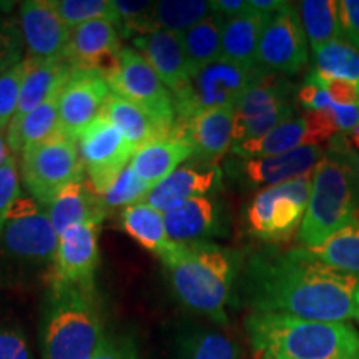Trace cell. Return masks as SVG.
<instances>
[{
  "mask_svg": "<svg viewBox=\"0 0 359 359\" xmlns=\"http://www.w3.org/2000/svg\"><path fill=\"white\" fill-rule=\"evenodd\" d=\"M356 321H358V323H359V314H358V318H356Z\"/></svg>",
  "mask_w": 359,
  "mask_h": 359,
  "instance_id": "816d5d0a",
  "label": "cell"
},
{
  "mask_svg": "<svg viewBox=\"0 0 359 359\" xmlns=\"http://www.w3.org/2000/svg\"><path fill=\"white\" fill-rule=\"evenodd\" d=\"M338 11L343 39L359 50V0H339Z\"/></svg>",
  "mask_w": 359,
  "mask_h": 359,
  "instance_id": "f6af8a7d",
  "label": "cell"
},
{
  "mask_svg": "<svg viewBox=\"0 0 359 359\" xmlns=\"http://www.w3.org/2000/svg\"><path fill=\"white\" fill-rule=\"evenodd\" d=\"M308 251L326 266L359 278V219L336 233L321 246Z\"/></svg>",
  "mask_w": 359,
  "mask_h": 359,
  "instance_id": "d6a6232c",
  "label": "cell"
},
{
  "mask_svg": "<svg viewBox=\"0 0 359 359\" xmlns=\"http://www.w3.org/2000/svg\"><path fill=\"white\" fill-rule=\"evenodd\" d=\"M250 8V2L246 0H213L212 13L223 22L235 19Z\"/></svg>",
  "mask_w": 359,
  "mask_h": 359,
  "instance_id": "7dc6e473",
  "label": "cell"
},
{
  "mask_svg": "<svg viewBox=\"0 0 359 359\" xmlns=\"http://www.w3.org/2000/svg\"><path fill=\"white\" fill-rule=\"evenodd\" d=\"M298 6L299 19L311 52L343 39L336 0H303Z\"/></svg>",
  "mask_w": 359,
  "mask_h": 359,
  "instance_id": "4dcf8cb0",
  "label": "cell"
},
{
  "mask_svg": "<svg viewBox=\"0 0 359 359\" xmlns=\"http://www.w3.org/2000/svg\"><path fill=\"white\" fill-rule=\"evenodd\" d=\"M120 224L128 236L158 258L173 246L165 228L163 213L143 201L125 208L120 215Z\"/></svg>",
  "mask_w": 359,
  "mask_h": 359,
  "instance_id": "f546056e",
  "label": "cell"
},
{
  "mask_svg": "<svg viewBox=\"0 0 359 359\" xmlns=\"http://www.w3.org/2000/svg\"><path fill=\"white\" fill-rule=\"evenodd\" d=\"M309 58V43L298 8L285 6L268 17L259 37L257 67L266 74L293 75L303 70Z\"/></svg>",
  "mask_w": 359,
  "mask_h": 359,
  "instance_id": "7c38bea8",
  "label": "cell"
},
{
  "mask_svg": "<svg viewBox=\"0 0 359 359\" xmlns=\"http://www.w3.org/2000/svg\"><path fill=\"white\" fill-rule=\"evenodd\" d=\"M102 115L109 118L122 132L125 140L133 147L135 154L140 148L150 145V143L156 140H161L165 137H170L173 133L172 130L161 125L143 107L116 95L114 92H111Z\"/></svg>",
  "mask_w": 359,
  "mask_h": 359,
  "instance_id": "d4e9b609",
  "label": "cell"
},
{
  "mask_svg": "<svg viewBox=\"0 0 359 359\" xmlns=\"http://www.w3.org/2000/svg\"><path fill=\"white\" fill-rule=\"evenodd\" d=\"M122 50L118 25L110 20H92L70 30L65 60L75 69L100 70L105 75Z\"/></svg>",
  "mask_w": 359,
  "mask_h": 359,
  "instance_id": "ffe728a7",
  "label": "cell"
},
{
  "mask_svg": "<svg viewBox=\"0 0 359 359\" xmlns=\"http://www.w3.org/2000/svg\"><path fill=\"white\" fill-rule=\"evenodd\" d=\"M27 75L25 58L0 75V133L6 135L8 125L15 116L17 107H19L22 85H24Z\"/></svg>",
  "mask_w": 359,
  "mask_h": 359,
  "instance_id": "f35d334b",
  "label": "cell"
},
{
  "mask_svg": "<svg viewBox=\"0 0 359 359\" xmlns=\"http://www.w3.org/2000/svg\"><path fill=\"white\" fill-rule=\"evenodd\" d=\"M20 196V170L15 155H11L0 167V233L7 222L12 205Z\"/></svg>",
  "mask_w": 359,
  "mask_h": 359,
  "instance_id": "60d3db41",
  "label": "cell"
},
{
  "mask_svg": "<svg viewBox=\"0 0 359 359\" xmlns=\"http://www.w3.org/2000/svg\"><path fill=\"white\" fill-rule=\"evenodd\" d=\"M133 48L145 57L161 82L172 92L173 98L185 90L191 69L183 50L180 34L156 30L154 34L133 37Z\"/></svg>",
  "mask_w": 359,
  "mask_h": 359,
  "instance_id": "7402d4cb",
  "label": "cell"
},
{
  "mask_svg": "<svg viewBox=\"0 0 359 359\" xmlns=\"http://www.w3.org/2000/svg\"><path fill=\"white\" fill-rule=\"evenodd\" d=\"M167 235L173 243L190 245L223 235L222 208L210 196H196L163 213Z\"/></svg>",
  "mask_w": 359,
  "mask_h": 359,
  "instance_id": "44dd1931",
  "label": "cell"
},
{
  "mask_svg": "<svg viewBox=\"0 0 359 359\" xmlns=\"http://www.w3.org/2000/svg\"><path fill=\"white\" fill-rule=\"evenodd\" d=\"M24 37L20 25L7 15H0V75L24 60Z\"/></svg>",
  "mask_w": 359,
  "mask_h": 359,
  "instance_id": "ab89813d",
  "label": "cell"
},
{
  "mask_svg": "<svg viewBox=\"0 0 359 359\" xmlns=\"http://www.w3.org/2000/svg\"><path fill=\"white\" fill-rule=\"evenodd\" d=\"M222 30L223 20L212 13V15L201 20L200 24L191 27L190 30L180 34L191 74L195 70L213 64V62H217L223 57Z\"/></svg>",
  "mask_w": 359,
  "mask_h": 359,
  "instance_id": "1f68e13d",
  "label": "cell"
},
{
  "mask_svg": "<svg viewBox=\"0 0 359 359\" xmlns=\"http://www.w3.org/2000/svg\"><path fill=\"white\" fill-rule=\"evenodd\" d=\"M313 74L359 83V50L344 39L326 43L311 52Z\"/></svg>",
  "mask_w": 359,
  "mask_h": 359,
  "instance_id": "836d02e7",
  "label": "cell"
},
{
  "mask_svg": "<svg viewBox=\"0 0 359 359\" xmlns=\"http://www.w3.org/2000/svg\"><path fill=\"white\" fill-rule=\"evenodd\" d=\"M111 95L110 85L100 70L74 69L58 95L60 132L77 140L97 120Z\"/></svg>",
  "mask_w": 359,
  "mask_h": 359,
  "instance_id": "5bb4252c",
  "label": "cell"
},
{
  "mask_svg": "<svg viewBox=\"0 0 359 359\" xmlns=\"http://www.w3.org/2000/svg\"><path fill=\"white\" fill-rule=\"evenodd\" d=\"M325 155L326 150L321 145H308L276 156L238 158L228 165V172L240 185L263 190L311 173Z\"/></svg>",
  "mask_w": 359,
  "mask_h": 359,
  "instance_id": "9a60e30c",
  "label": "cell"
},
{
  "mask_svg": "<svg viewBox=\"0 0 359 359\" xmlns=\"http://www.w3.org/2000/svg\"><path fill=\"white\" fill-rule=\"evenodd\" d=\"M250 2V0H248ZM269 15L255 11L253 7L241 15L223 22L222 30V55L235 64L255 67L259 37Z\"/></svg>",
  "mask_w": 359,
  "mask_h": 359,
  "instance_id": "83f0119b",
  "label": "cell"
},
{
  "mask_svg": "<svg viewBox=\"0 0 359 359\" xmlns=\"http://www.w3.org/2000/svg\"><path fill=\"white\" fill-rule=\"evenodd\" d=\"M11 155H12V151H11V148H8V145H7L6 135L0 133V167H2L4 161H6Z\"/></svg>",
  "mask_w": 359,
  "mask_h": 359,
  "instance_id": "681fc988",
  "label": "cell"
},
{
  "mask_svg": "<svg viewBox=\"0 0 359 359\" xmlns=\"http://www.w3.org/2000/svg\"><path fill=\"white\" fill-rule=\"evenodd\" d=\"M314 172V170H313ZM313 172L259 190L246 210V224L251 235L264 243H281L298 235L311 195Z\"/></svg>",
  "mask_w": 359,
  "mask_h": 359,
  "instance_id": "ba28073f",
  "label": "cell"
},
{
  "mask_svg": "<svg viewBox=\"0 0 359 359\" xmlns=\"http://www.w3.org/2000/svg\"><path fill=\"white\" fill-rule=\"evenodd\" d=\"M339 130L327 111H306L286 120L262 138L236 143L231 147V154L243 160L276 156L302 147L320 145V142L333 140Z\"/></svg>",
  "mask_w": 359,
  "mask_h": 359,
  "instance_id": "4fadbf2b",
  "label": "cell"
},
{
  "mask_svg": "<svg viewBox=\"0 0 359 359\" xmlns=\"http://www.w3.org/2000/svg\"><path fill=\"white\" fill-rule=\"evenodd\" d=\"M264 75L266 72L257 65H240L223 57L203 69L195 70L185 90L173 98L177 123L187 122L200 111L235 107Z\"/></svg>",
  "mask_w": 359,
  "mask_h": 359,
  "instance_id": "8992f818",
  "label": "cell"
},
{
  "mask_svg": "<svg viewBox=\"0 0 359 359\" xmlns=\"http://www.w3.org/2000/svg\"><path fill=\"white\" fill-rule=\"evenodd\" d=\"M235 130V107L205 110L187 122L175 125L173 133L185 138L193 148V156L201 163L215 165L223 158L233 147Z\"/></svg>",
  "mask_w": 359,
  "mask_h": 359,
  "instance_id": "d6986e66",
  "label": "cell"
},
{
  "mask_svg": "<svg viewBox=\"0 0 359 359\" xmlns=\"http://www.w3.org/2000/svg\"><path fill=\"white\" fill-rule=\"evenodd\" d=\"M92 359H137V348L128 336L107 334Z\"/></svg>",
  "mask_w": 359,
  "mask_h": 359,
  "instance_id": "7bdbcfd3",
  "label": "cell"
},
{
  "mask_svg": "<svg viewBox=\"0 0 359 359\" xmlns=\"http://www.w3.org/2000/svg\"><path fill=\"white\" fill-rule=\"evenodd\" d=\"M20 32L27 57L47 62L65 58L70 29L58 15L53 0H27L20 6Z\"/></svg>",
  "mask_w": 359,
  "mask_h": 359,
  "instance_id": "2e32d148",
  "label": "cell"
},
{
  "mask_svg": "<svg viewBox=\"0 0 359 359\" xmlns=\"http://www.w3.org/2000/svg\"><path fill=\"white\" fill-rule=\"evenodd\" d=\"M4 250L13 258L32 263H53L58 235L47 208L30 195H20L12 205L0 233Z\"/></svg>",
  "mask_w": 359,
  "mask_h": 359,
  "instance_id": "30bf717a",
  "label": "cell"
},
{
  "mask_svg": "<svg viewBox=\"0 0 359 359\" xmlns=\"http://www.w3.org/2000/svg\"><path fill=\"white\" fill-rule=\"evenodd\" d=\"M304 82H311L318 87L325 88L331 100L338 105L359 107V83L341 79H326L316 74H309Z\"/></svg>",
  "mask_w": 359,
  "mask_h": 359,
  "instance_id": "b9f144b4",
  "label": "cell"
},
{
  "mask_svg": "<svg viewBox=\"0 0 359 359\" xmlns=\"http://www.w3.org/2000/svg\"><path fill=\"white\" fill-rule=\"evenodd\" d=\"M53 6L70 30L92 20H110L118 25L114 0H53Z\"/></svg>",
  "mask_w": 359,
  "mask_h": 359,
  "instance_id": "74e56055",
  "label": "cell"
},
{
  "mask_svg": "<svg viewBox=\"0 0 359 359\" xmlns=\"http://www.w3.org/2000/svg\"><path fill=\"white\" fill-rule=\"evenodd\" d=\"M258 359H276V358L269 356V354H258Z\"/></svg>",
  "mask_w": 359,
  "mask_h": 359,
  "instance_id": "f907efd6",
  "label": "cell"
},
{
  "mask_svg": "<svg viewBox=\"0 0 359 359\" xmlns=\"http://www.w3.org/2000/svg\"><path fill=\"white\" fill-rule=\"evenodd\" d=\"M212 15V2L206 0H161L155 2V30L183 34Z\"/></svg>",
  "mask_w": 359,
  "mask_h": 359,
  "instance_id": "e575fe53",
  "label": "cell"
},
{
  "mask_svg": "<svg viewBox=\"0 0 359 359\" xmlns=\"http://www.w3.org/2000/svg\"><path fill=\"white\" fill-rule=\"evenodd\" d=\"M358 219L351 170L343 156L330 148L313 172L311 195L298 230V243L304 250H314Z\"/></svg>",
  "mask_w": 359,
  "mask_h": 359,
  "instance_id": "5b68a950",
  "label": "cell"
},
{
  "mask_svg": "<svg viewBox=\"0 0 359 359\" xmlns=\"http://www.w3.org/2000/svg\"><path fill=\"white\" fill-rule=\"evenodd\" d=\"M105 336L95 286L50 283L40 325L43 359H92Z\"/></svg>",
  "mask_w": 359,
  "mask_h": 359,
  "instance_id": "277c9868",
  "label": "cell"
},
{
  "mask_svg": "<svg viewBox=\"0 0 359 359\" xmlns=\"http://www.w3.org/2000/svg\"><path fill=\"white\" fill-rule=\"evenodd\" d=\"M20 175L29 195L48 206L72 183L85 180L79 143L64 133L22 151Z\"/></svg>",
  "mask_w": 359,
  "mask_h": 359,
  "instance_id": "52a82bcc",
  "label": "cell"
},
{
  "mask_svg": "<svg viewBox=\"0 0 359 359\" xmlns=\"http://www.w3.org/2000/svg\"><path fill=\"white\" fill-rule=\"evenodd\" d=\"M182 356L183 359H240V348L223 331L200 330L183 341Z\"/></svg>",
  "mask_w": 359,
  "mask_h": 359,
  "instance_id": "d590c367",
  "label": "cell"
},
{
  "mask_svg": "<svg viewBox=\"0 0 359 359\" xmlns=\"http://www.w3.org/2000/svg\"><path fill=\"white\" fill-rule=\"evenodd\" d=\"M0 359H30L29 344L22 331L0 326Z\"/></svg>",
  "mask_w": 359,
  "mask_h": 359,
  "instance_id": "ee69618b",
  "label": "cell"
},
{
  "mask_svg": "<svg viewBox=\"0 0 359 359\" xmlns=\"http://www.w3.org/2000/svg\"><path fill=\"white\" fill-rule=\"evenodd\" d=\"M240 286L251 311L325 323H348L359 314V278L326 266L302 246L250 257Z\"/></svg>",
  "mask_w": 359,
  "mask_h": 359,
  "instance_id": "6da1fadb",
  "label": "cell"
},
{
  "mask_svg": "<svg viewBox=\"0 0 359 359\" xmlns=\"http://www.w3.org/2000/svg\"><path fill=\"white\" fill-rule=\"evenodd\" d=\"M177 298L191 311L226 325V306L240 273V255L212 243H173L160 258Z\"/></svg>",
  "mask_w": 359,
  "mask_h": 359,
  "instance_id": "7a4b0ae2",
  "label": "cell"
},
{
  "mask_svg": "<svg viewBox=\"0 0 359 359\" xmlns=\"http://www.w3.org/2000/svg\"><path fill=\"white\" fill-rule=\"evenodd\" d=\"M245 326L257 354L276 359H359V333L349 323L251 311Z\"/></svg>",
  "mask_w": 359,
  "mask_h": 359,
  "instance_id": "3957f363",
  "label": "cell"
},
{
  "mask_svg": "<svg viewBox=\"0 0 359 359\" xmlns=\"http://www.w3.org/2000/svg\"><path fill=\"white\" fill-rule=\"evenodd\" d=\"M150 190L151 187L148 185L145 180L138 177V173L132 168V165H128V167L120 173V177L115 180L114 185L100 196L103 212L109 217V215L111 212H115V210H125L128 208V206L142 203V201L147 198Z\"/></svg>",
  "mask_w": 359,
  "mask_h": 359,
  "instance_id": "8d00e7d4",
  "label": "cell"
},
{
  "mask_svg": "<svg viewBox=\"0 0 359 359\" xmlns=\"http://www.w3.org/2000/svg\"><path fill=\"white\" fill-rule=\"evenodd\" d=\"M293 85L278 75L266 74L235 105V125H246L257 133H266L294 114L291 103Z\"/></svg>",
  "mask_w": 359,
  "mask_h": 359,
  "instance_id": "ac0fdd59",
  "label": "cell"
},
{
  "mask_svg": "<svg viewBox=\"0 0 359 359\" xmlns=\"http://www.w3.org/2000/svg\"><path fill=\"white\" fill-rule=\"evenodd\" d=\"M110 90L150 111L161 125L175 130L177 111L175 100L167 85L133 47L123 48L115 65L105 74Z\"/></svg>",
  "mask_w": 359,
  "mask_h": 359,
  "instance_id": "9c48e42d",
  "label": "cell"
},
{
  "mask_svg": "<svg viewBox=\"0 0 359 359\" xmlns=\"http://www.w3.org/2000/svg\"><path fill=\"white\" fill-rule=\"evenodd\" d=\"M250 6L255 11L264 13V15H271V13L281 11L283 7L288 6V2H283V0H250Z\"/></svg>",
  "mask_w": 359,
  "mask_h": 359,
  "instance_id": "c3c4849f",
  "label": "cell"
},
{
  "mask_svg": "<svg viewBox=\"0 0 359 359\" xmlns=\"http://www.w3.org/2000/svg\"><path fill=\"white\" fill-rule=\"evenodd\" d=\"M330 148H331V150L338 151V154L344 158V161L348 163L349 170H351L354 188H356L358 205H359V150H354V148L349 147L348 143L339 137V135H336L333 140H331Z\"/></svg>",
  "mask_w": 359,
  "mask_h": 359,
  "instance_id": "bcb514c9",
  "label": "cell"
},
{
  "mask_svg": "<svg viewBox=\"0 0 359 359\" xmlns=\"http://www.w3.org/2000/svg\"><path fill=\"white\" fill-rule=\"evenodd\" d=\"M27 62V75L22 85L19 107H17L15 116L12 118L8 128L17 127L30 111L37 109L39 105L47 100L53 92H57L67 82L75 67H72L65 58L62 60H30ZM7 128V130H8Z\"/></svg>",
  "mask_w": 359,
  "mask_h": 359,
  "instance_id": "484cf974",
  "label": "cell"
},
{
  "mask_svg": "<svg viewBox=\"0 0 359 359\" xmlns=\"http://www.w3.org/2000/svg\"><path fill=\"white\" fill-rule=\"evenodd\" d=\"M45 208L58 236L77 224L87 222L103 223V219L107 218L100 196L90 188L87 180H80L64 188L57 198Z\"/></svg>",
  "mask_w": 359,
  "mask_h": 359,
  "instance_id": "cb8c5ba5",
  "label": "cell"
},
{
  "mask_svg": "<svg viewBox=\"0 0 359 359\" xmlns=\"http://www.w3.org/2000/svg\"><path fill=\"white\" fill-rule=\"evenodd\" d=\"M193 156V148L185 138L172 133L140 148L132 158V168L138 177L154 188L156 183L172 175L183 161Z\"/></svg>",
  "mask_w": 359,
  "mask_h": 359,
  "instance_id": "4316f807",
  "label": "cell"
},
{
  "mask_svg": "<svg viewBox=\"0 0 359 359\" xmlns=\"http://www.w3.org/2000/svg\"><path fill=\"white\" fill-rule=\"evenodd\" d=\"M102 223L87 222L58 236L50 283L95 286V271L100 263L98 228Z\"/></svg>",
  "mask_w": 359,
  "mask_h": 359,
  "instance_id": "e0dca14e",
  "label": "cell"
},
{
  "mask_svg": "<svg viewBox=\"0 0 359 359\" xmlns=\"http://www.w3.org/2000/svg\"><path fill=\"white\" fill-rule=\"evenodd\" d=\"M62 87L57 92H53L42 105L30 111L17 127L7 130L6 140L13 155H22V151L27 150V148L50 140L52 137L60 133L58 95H60Z\"/></svg>",
  "mask_w": 359,
  "mask_h": 359,
  "instance_id": "f1b7e54d",
  "label": "cell"
},
{
  "mask_svg": "<svg viewBox=\"0 0 359 359\" xmlns=\"http://www.w3.org/2000/svg\"><path fill=\"white\" fill-rule=\"evenodd\" d=\"M90 188L102 196L132 163L133 147L109 118L100 115L77 138Z\"/></svg>",
  "mask_w": 359,
  "mask_h": 359,
  "instance_id": "8fae6325",
  "label": "cell"
},
{
  "mask_svg": "<svg viewBox=\"0 0 359 359\" xmlns=\"http://www.w3.org/2000/svg\"><path fill=\"white\" fill-rule=\"evenodd\" d=\"M219 180H222V172L215 165L180 167L160 183H156L143 203L165 213L187 200L208 196V193L218 187Z\"/></svg>",
  "mask_w": 359,
  "mask_h": 359,
  "instance_id": "603a6c76",
  "label": "cell"
}]
</instances>
